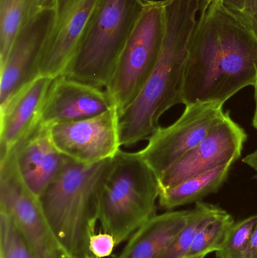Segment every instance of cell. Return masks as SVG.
<instances>
[{
	"label": "cell",
	"mask_w": 257,
	"mask_h": 258,
	"mask_svg": "<svg viewBox=\"0 0 257 258\" xmlns=\"http://www.w3.org/2000/svg\"><path fill=\"white\" fill-rule=\"evenodd\" d=\"M256 80V36L223 3L202 6L186 65L182 104L224 105Z\"/></svg>",
	"instance_id": "cell-1"
},
{
	"label": "cell",
	"mask_w": 257,
	"mask_h": 258,
	"mask_svg": "<svg viewBox=\"0 0 257 258\" xmlns=\"http://www.w3.org/2000/svg\"><path fill=\"white\" fill-rule=\"evenodd\" d=\"M203 0H165V30L156 65L132 102L119 112L121 147L147 140L169 109L183 104L186 65Z\"/></svg>",
	"instance_id": "cell-2"
},
{
	"label": "cell",
	"mask_w": 257,
	"mask_h": 258,
	"mask_svg": "<svg viewBox=\"0 0 257 258\" xmlns=\"http://www.w3.org/2000/svg\"><path fill=\"white\" fill-rule=\"evenodd\" d=\"M113 158L93 165L67 158L39 197L45 218L69 256L90 253L89 236L96 232L98 223V192Z\"/></svg>",
	"instance_id": "cell-3"
},
{
	"label": "cell",
	"mask_w": 257,
	"mask_h": 258,
	"mask_svg": "<svg viewBox=\"0 0 257 258\" xmlns=\"http://www.w3.org/2000/svg\"><path fill=\"white\" fill-rule=\"evenodd\" d=\"M158 176L137 152L120 150L98 192L97 219L120 245L157 215Z\"/></svg>",
	"instance_id": "cell-4"
},
{
	"label": "cell",
	"mask_w": 257,
	"mask_h": 258,
	"mask_svg": "<svg viewBox=\"0 0 257 258\" xmlns=\"http://www.w3.org/2000/svg\"><path fill=\"white\" fill-rule=\"evenodd\" d=\"M146 0H101L63 75L106 89Z\"/></svg>",
	"instance_id": "cell-5"
},
{
	"label": "cell",
	"mask_w": 257,
	"mask_h": 258,
	"mask_svg": "<svg viewBox=\"0 0 257 258\" xmlns=\"http://www.w3.org/2000/svg\"><path fill=\"white\" fill-rule=\"evenodd\" d=\"M165 30V0H146L106 87L119 112L138 95L159 57Z\"/></svg>",
	"instance_id": "cell-6"
},
{
	"label": "cell",
	"mask_w": 257,
	"mask_h": 258,
	"mask_svg": "<svg viewBox=\"0 0 257 258\" xmlns=\"http://www.w3.org/2000/svg\"><path fill=\"white\" fill-rule=\"evenodd\" d=\"M0 212L7 214L33 258H68L45 218L39 198L21 179L12 154L0 161Z\"/></svg>",
	"instance_id": "cell-7"
},
{
	"label": "cell",
	"mask_w": 257,
	"mask_h": 258,
	"mask_svg": "<svg viewBox=\"0 0 257 258\" xmlns=\"http://www.w3.org/2000/svg\"><path fill=\"white\" fill-rule=\"evenodd\" d=\"M185 107L178 120L160 127L148 138L146 147L137 152L158 177L205 139L226 115L223 105L217 103L197 102Z\"/></svg>",
	"instance_id": "cell-8"
},
{
	"label": "cell",
	"mask_w": 257,
	"mask_h": 258,
	"mask_svg": "<svg viewBox=\"0 0 257 258\" xmlns=\"http://www.w3.org/2000/svg\"><path fill=\"white\" fill-rule=\"evenodd\" d=\"M50 132L63 156L83 165L112 159L122 147L116 107L94 117L50 125Z\"/></svg>",
	"instance_id": "cell-9"
},
{
	"label": "cell",
	"mask_w": 257,
	"mask_h": 258,
	"mask_svg": "<svg viewBox=\"0 0 257 258\" xmlns=\"http://www.w3.org/2000/svg\"><path fill=\"white\" fill-rule=\"evenodd\" d=\"M247 135L226 112L224 119L205 139L174 163L159 177L160 190L241 158Z\"/></svg>",
	"instance_id": "cell-10"
},
{
	"label": "cell",
	"mask_w": 257,
	"mask_h": 258,
	"mask_svg": "<svg viewBox=\"0 0 257 258\" xmlns=\"http://www.w3.org/2000/svg\"><path fill=\"white\" fill-rule=\"evenodd\" d=\"M54 7L42 8L21 29L1 67L0 107L39 76V62L52 28Z\"/></svg>",
	"instance_id": "cell-11"
},
{
	"label": "cell",
	"mask_w": 257,
	"mask_h": 258,
	"mask_svg": "<svg viewBox=\"0 0 257 258\" xmlns=\"http://www.w3.org/2000/svg\"><path fill=\"white\" fill-rule=\"evenodd\" d=\"M101 0H55L54 23L39 62V76L63 75Z\"/></svg>",
	"instance_id": "cell-12"
},
{
	"label": "cell",
	"mask_w": 257,
	"mask_h": 258,
	"mask_svg": "<svg viewBox=\"0 0 257 258\" xmlns=\"http://www.w3.org/2000/svg\"><path fill=\"white\" fill-rule=\"evenodd\" d=\"M115 107L106 89L65 75L59 76L52 80L48 89L41 123L50 126L81 120L102 114Z\"/></svg>",
	"instance_id": "cell-13"
},
{
	"label": "cell",
	"mask_w": 257,
	"mask_h": 258,
	"mask_svg": "<svg viewBox=\"0 0 257 258\" xmlns=\"http://www.w3.org/2000/svg\"><path fill=\"white\" fill-rule=\"evenodd\" d=\"M53 80L39 76L0 107V160L11 154L40 125L42 109Z\"/></svg>",
	"instance_id": "cell-14"
},
{
	"label": "cell",
	"mask_w": 257,
	"mask_h": 258,
	"mask_svg": "<svg viewBox=\"0 0 257 258\" xmlns=\"http://www.w3.org/2000/svg\"><path fill=\"white\" fill-rule=\"evenodd\" d=\"M11 154L24 184L37 198L58 175L67 159L54 145L50 126L42 123Z\"/></svg>",
	"instance_id": "cell-15"
},
{
	"label": "cell",
	"mask_w": 257,
	"mask_h": 258,
	"mask_svg": "<svg viewBox=\"0 0 257 258\" xmlns=\"http://www.w3.org/2000/svg\"><path fill=\"white\" fill-rule=\"evenodd\" d=\"M188 215L182 210L155 215L129 238L116 258H158L184 227Z\"/></svg>",
	"instance_id": "cell-16"
},
{
	"label": "cell",
	"mask_w": 257,
	"mask_h": 258,
	"mask_svg": "<svg viewBox=\"0 0 257 258\" xmlns=\"http://www.w3.org/2000/svg\"><path fill=\"white\" fill-rule=\"evenodd\" d=\"M233 165L217 167L211 171L195 176L176 186L160 190L158 205L164 210L200 202L210 194H215L227 180Z\"/></svg>",
	"instance_id": "cell-17"
},
{
	"label": "cell",
	"mask_w": 257,
	"mask_h": 258,
	"mask_svg": "<svg viewBox=\"0 0 257 258\" xmlns=\"http://www.w3.org/2000/svg\"><path fill=\"white\" fill-rule=\"evenodd\" d=\"M42 0H0V63L18 32L40 10Z\"/></svg>",
	"instance_id": "cell-18"
},
{
	"label": "cell",
	"mask_w": 257,
	"mask_h": 258,
	"mask_svg": "<svg viewBox=\"0 0 257 258\" xmlns=\"http://www.w3.org/2000/svg\"><path fill=\"white\" fill-rule=\"evenodd\" d=\"M235 223L230 214L214 206L211 213L199 226L194 242L186 258L206 256L218 251Z\"/></svg>",
	"instance_id": "cell-19"
},
{
	"label": "cell",
	"mask_w": 257,
	"mask_h": 258,
	"mask_svg": "<svg viewBox=\"0 0 257 258\" xmlns=\"http://www.w3.org/2000/svg\"><path fill=\"white\" fill-rule=\"evenodd\" d=\"M214 206V205L202 201L196 203L194 209L189 210L188 218L184 227L158 258H186L194 242L199 226L211 213Z\"/></svg>",
	"instance_id": "cell-20"
},
{
	"label": "cell",
	"mask_w": 257,
	"mask_h": 258,
	"mask_svg": "<svg viewBox=\"0 0 257 258\" xmlns=\"http://www.w3.org/2000/svg\"><path fill=\"white\" fill-rule=\"evenodd\" d=\"M257 215L235 223L221 248L216 251L215 258H247V248Z\"/></svg>",
	"instance_id": "cell-21"
},
{
	"label": "cell",
	"mask_w": 257,
	"mask_h": 258,
	"mask_svg": "<svg viewBox=\"0 0 257 258\" xmlns=\"http://www.w3.org/2000/svg\"><path fill=\"white\" fill-rule=\"evenodd\" d=\"M0 258H33L10 217L0 212Z\"/></svg>",
	"instance_id": "cell-22"
},
{
	"label": "cell",
	"mask_w": 257,
	"mask_h": 258,
	"mask_svg": "<svg viewBox=\"0 0 257 258\" xmlns=\"http://www.w3.org/2000/svg\"><path fill=\"white\" fill-rule=\"evenodd\" d=\"M226 10L257 37V0H223Z\"/></svg>",
	"instance_id": "cell-23"
},
{
	"label": "cell",
	"mask_w": 257,
	"mask_h": 258,
	"mask_svg": "<svg viewBox=\"0 0 257 258\" xmlns=\"http://www.w3.org/2000/svg\"><path fill=\"white\" fill-rule=\"evenodd\" d=\"M116 246L114 237L107 232H95L89 236V251L98 258L110 257Z\"/></svg>",
	"instance_id": "cell-24"
},
{
	"label": "cell",
	"mask_w": 257,
	"mask_h": 258,
	"mask_svg": "<svg viewBox=\"0 0 257 258\" xmlns=\"http://www.w3.org/2000/svg\"><path fill=\"white\" fill-rule=\"evenodd\" d=\"M247 258H257V221L249 241Z\"/></svg>",
	"instance_id": "cell-25"
},
{
	"label": "cell",
	"mask_w": 257,
	"mask_h": 258,
	"mask_svg": "<svg viewBox=\"0 0 257 258\" xmlns=\"http://www.w3.org/2000/svg\"><path fill=\"white\" fill-rule=\"evenodd\" d=\"M243 162L253 168L257 172V150L245 156L243 159ZM255 177L257 178V175Z\"/></svg>",
	"instance_id": "cell-26"
},
{
	"label": "cell",
	"mask_w": 257,
	"mask_h": 258,
	"mask_svg": "<svg viewBox=\"0 0 257 258\" xmlns=\"http://www.w3.org/2000/svg\"><path fill=\"white\" fill-rule=\"evenodd\" d=\"M253 88H254L255 110L252 124H253V128L256 129L257 132V80L254 86H253Z\"/></svg>",
	"instance_id": "cell-27"
},
{
	"label": "cell",
	"mask_w": 257,
	"mask_h": 258,
	"mask_svg": "<svg viewBox=\"0 0 257 258\" xmlns=\"http://www.w3.org/2000/svg\"><path fill=\"white\" fill-rule=\"evenodd\" d=\"M55 0H42L41 2V8L53 7Z\"/></svg>",
	"instance_id": "cell-28"
},
{
	"label": "cell",
	"mask_w": 257,
	"mask_h": 258,
	"mask_svg": "<svg viewBox=\"0 0 257 258\" xmlns=\"http://www.w3.org/2000/svg\"><path fill=\"white\" fill-rule=\"evenodd\" d=\"M223 3V0H203L202 6H209L211 5L219 4Z\"/></svg>",
	"instance_id": "cell-29"
},
{
	"label": "cell",
	"mask_w": 257,
	"mask_h": 258,
	"mask_svg": "<svg viewBox=\"0 0 257 258\" xmlns=\"http://www.w3.org/2000/svg\"><path fill=\"white\" fill-rule=\"evenodd\" d=\"M68 258H98L94 256L91 253H85V254H77V255H71Z\"/></svg>",
	"instance_id": "cell-30"
},
{
	"label": "cell",
	"mask_w": 257,
	"mask_h": 258,
	"mask_svg": "<svg viewBox=\"0 0 257 258\" xmlns=\"http://www.w3.org/2000/svg\"><path fill=\"white\" fill-rule=\"evenodd\" d=\"M205 256H200V257H195V258H205Z\"/></svg>",
	"instance_id": "cell-31"
}]
</instances>
